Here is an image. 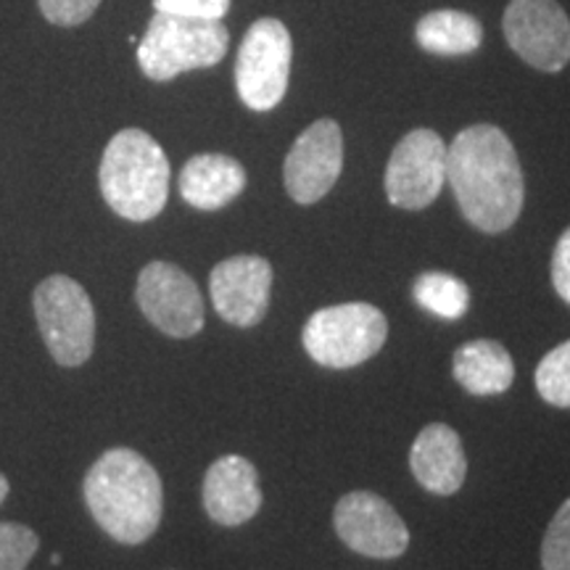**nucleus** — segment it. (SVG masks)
<instances>
[{
  "label": "nucleus",
  "mask_w": 570,
  "mask_h": 570,
  "mask_svg": "<svg viewBox=\"0 0 570 570\" xmlns=\"http://www.w3.org/2000/svg\"><path fill=\"white\" fill-rule=\"evenodd\" d=\"M446 180L462 217L481 233L510 230L523 212V169L512 140L494 125L465 127L452 140Z\"/></svg>",
  "instance_id": "f257e3e1"
},
{
  "label": "nucleus",
  "mask_w": 570,
  "mask_h": 570,
  "mask_svg": "<svg viewBox=\"0 0 570 570\" xmlns=\"http://www.w3.org/2000/svg\"><path fill=\"white\" fill-rule=\"evenodd\" d=\"M85 502L96 523L119 544H142L159 529L161 479L132 449H109L85 475Z\"/></svg>",
  "instance_id": "f03ea898"
},
{
  "label": "nucleus",
  "mask_w": 570,
  "mask_h": 570,
  "mask_svg": "<svg viewBox=\"0 0 570 570\" xmlns=\"http://www.w3.org/2000/svg\"><path fill=\"white\" fill-rule=\"evenodd\" d=\"M101 194L119 217L148 223L159 217L169 196V159L151 135L122 130L111 138L101 159Z\"/></svg>",
  "instance_id": "7ed1b4c3"
},
{
  "label": "nucleus",
  "mask_w": 570,
  "mask_h": 570,
  "mask_svg": "<svg viewBox=\"0 0 570 570\" xmlns=\"http://www.w3.org/2000/svg\"><path fill=\"white\" fill-rule=\"evenodd\" d=\"M230 35L223 21L183 19L154 13L151 24L138 42V63L154 82L175 80L183 71L209 69L225 59Z\"/></svg>",
  "instance_id": "20e7f679"
},
{
  "label": "nucleus",
  "mask_w": 570,
  "mask_h": 570,
  "mask_svg": "<svg viewBox=\"0 0 570 570\" xmlns=\"http://www.w3.org/2000/svg\"><path fill=\"white\" fill-rule=\"evenodd\" d=\"M389 338V320L365 302L325 306L304 325V348L317 365L348 370L381 352Z\"/></svg>",
  "instance_id": "39448f33"
},
{
  "label": "nucleus",
  "mask_w": 570,
  "mask_h": 570,
  "mask_svg": "<svg viewBox=\"0 0 570 570\" xmlns=\"http://www.w3.org/2000/svg\"><path fill=\"white\" fill-rule=\"evenodd\" d=\"M35 317L48 352L63 367H80L96 344V312L88 291L67 275L46 277L35 288Z\"/></svg>",
  "instance_id": "423d86ee"
},
{
  "label": "nucleus",
  "mask_w": 570,
  "mask_h": 570,
  "mask_svg": "<svg viewBox=\"0 0 570 570\" xmlns=\"http://www.w3.org/2000/svg\"><path fill=\"white\" fill-rule=\"evenodd\" d=\"M294 42L281 19H259L248 27L235 59V88L252 111H269L285 98Z\"/></svg>",
  "instance_id": "0eeeda50"
},
{
  "label": "nucleus",
  "mask_w": 570,
  "mask_h": 570,
  "mask_svg": "<svg viewBox=\"0 0 570 570\" xmlns=\"http://www.w3.org/2000/svg\"><path fill=\"white\" fill-rule=\"evenodd\" d=\"M446 183V142L439 132L417 127L396 142L386 167V196L399 209H425Z\"/></svg>",
  "instance_id": "6e6552de"
},
{
  "label": "nucleus",
  "mask_w": 570,
  "mask_h": 570,
  "mask_svg": "<svg viewBox=\"0 0 570 570\" xmlns=\"http://www.w3.org/2000/svg\"><path fill=\"white\" fill-rule=\"evenodd\" d=\"M502 30L529 67L562 71L570 61V19L558 0H510Z\"/></svg>",
  "instance_id": "1a4fd4ad"
},
{
  "label": "nucleus",
  "mask_w": 570,
  "mask_h": 570,
  "mask_svg": "<svg viewBox=\"0 0 570 570\" xmlns=\"http://www.w3.org/2000/svg\"><path fill=\"white\" fill-rule=\"evenodd\" d=\"M135 298L148 323L173 338H190L204 327V302L185 269L169 262H151L140 269Z\"/></svg>",
  "instance_id": "9d476101"
},
{
  "label": "nucleus",
  "mask_w": 570,
  "mask_h": 570,
  "mask_svg": "<svg viewBox=\"0 0 570 570\" xmlns=\"http://www.w3.org/2000/svg\"><path fill=\"white\" fill-rule=\"evenodd\" d=\"M338 539L373 560H396L407 552L410 531L399 512L373 491H352L333 512Z\"/></svg>",
  "instance_id": "9b49d317"
},
{
  "label": "nucleus",
  "mask_w": 570,
  "mask_h": 570,
  "mask_svg": "<svg viewBox=\"0 0 570 570\" xmlns=\"http://www.w3.org/2000/svg\"><path fill=\"white\" fill-rule=\"evenodd\" d=\"M344 169V135L333 119H317L298 135L285 156V190L296 204H317L331 194Z\"/></svg>",
  "instance_id": "f8f14e48"
},
{
  "label": "nucleus",
  "mask_w": 570,
  "mask_h": 570,
  "mask_svg": "<svg viewBox=\"0 0 570 570\" xmlns=\"http://www.w3.org/2000/svg\"><path fill=\"white\" fill-rule=\"evenodd\" d=\"M212 304L225 323L252 327L267 315L273 265L265 256H230L212 269Z\"/></svg>",
  "instance_id": "ddd939ff"
},
{
  "label": "nucleus",
  "mask_w": 570,
  "mask_h": 570,
  "mask_svg": "<svg viewBox=\"0 0 570 570\" xmlns=\"http://www.w3.org/2000/svg\"><path fill=\"white\" fill-rule=\"evenodd\" d=\"M204 508L214 523L244 525L262 508L256 468L238 454H225L206 470Z\"/></svg>",
  "instance_id": "4468645a"
},
{
  "label": "nucleus",
  "mask_w": 570,
  "mask_h": 570,
  "mask_svg": "<svg viewBox=\"0 0 570 570\" xmlns=\"http://www.w3.org/2000/svg\"><path fill=\"white\" fill-rule=\"evenodd\" d=\"M410 468L431 494H458L468 475V458L458 431L444 423L425 425L410 449Z\"/></svg>",
  "instance_id": "2eb2a0df"
},
{
  "label": "nucleus",
  "mask_w": 570,
  "mask_h": 570,
  "mask_svg": "<svg viewBox=\"0 0 570 570\" xmlns=\"http://www.w3.org/2000/svg\"><path fill=\"white\" fill-rule=\"evenodd\" d=\"M246 188L244 164L225 154H198L183 167L180 194L194 209L217 212Z\"/></svg>",
  "instance_id": "dca6fc26"
},
{
  "label": "nucleus",
  "mask_w": 570,
  "mask_h": 570,
  "mask_svg": "<svg viewBox=\"0 0 570 570\" xmlns=\"http://www.w3.org/2000/svg\"><path fill=\"white\" fill-rule=\"evenodd\" d=\"M454 381L473 396L504 394L515 381L512 356L499 341H470L454 352Z\"/></svg>",
  "instance_id": "f3484780"
},
{
  "label": "nucleus",
  "mask_w": 570,
  "mask_h": 570,
  "mask_svg": "<svg viewBox=\"0 0 570 570\" xmlns=\"http://www.w3.org/2000/svg\"><path fill=\"white\" fill-rule=\"evenodd\" d=\"M417 46L436 56H465L479 51L483 42V27L465 11L441 9L425 13L415 27Z\"/></svg>",
  "instance_id": "a211bd4d"
},
{
  "label": "nucleus",
  "mask_w": 570,
  "mask_h": 570,
  "mask_svg": "<svg viewBox=\"0 0 570 570\" xmlns=\"http://www.w3.org/2000/svg\"><path fill=\"white\" fill-rule=\"evenodd\" d=\"M415 302L425 312L441 320H460L465 317L470 306V288L460 277L449 273H425L415 281Z\"/></svg>",
  "instance_id": "6ab92c4d"
},
{
  "label": "nucleus",
  "mask_w": 570,
  "mask_h": 570,
  "mask_svg": "<svg viewBox=\"0 0 570 570\" xmlns=\"http://www.w3.org/2000/svg\"><path fill=\"white\" fill-rule=\"evenodd\" d=\"M537 391L547 404L560 410H570V341L554 346L544 360L539 362Z\"/></svg>",
  "instance_id": "aec40b11"
},
{
  "label": "nucleus",
  "mask_w": 570,
  "mask_h": 570,
  "mask_svg": "<svg viewBox=\"0 0 570 570\" xmlns=\"http://www.w3.org/2000/svg\"><path fill=\"white\" fill-rule=\"evenodd\" d=\"M541 568L570 570V499L560 504L541 541Z\"/></svg>",
  "instance_id": "412c9836"
},
{
  "label": "nucleus",
  "mask_w": 570,
  "mask_h": 570,
  "mask_svg": "<svg viewBox=\"0 0 570 570\" xmlns=\"http://www.w3.org/2000/svg\"><path fill=\"white\" fill-rule=\"evenodd\" d=\"M38 533L19 523H0V570H24L38 552Z\"/></svg>",
  "instance_id": "4be33fe9"
},
{
  "label": "nucleus",
  "mask_w": 570,
  "mask_h": 570,
  "mask_svg": "<svg viewBox=\"0 0 570 570\" xmlns=\"http://www.w3.org/2000/svg\"><path fill=\"white\" fill-rule=\"evenodd\" d=\"M156 13H169V17L183 19H204L223 21L230 11V0H154Z\"/></svg>",
  "instance_id": "5701e85b"
},
{
  "label": "nucleus",
  "mask_w": 570,
  "mask_h": 570,
  "mask_svg": "<svg viewBox=\"0 0 570 570\" xmlns=\"http://www.w3.org/2000/svg\"><path fill=\"white\" fill-rule=\"evenodd\" d=\"M42 17L59 27H77L96 13L101 0H38Z\"/></svg>",
  "instance_id": "b1692460"
},
{
  "label": "nucleus",
  "mask_w": 570,
  "mask_h": 570,
  "mask_svg": "<svg viewBox=\"0 0 570 570\" xmlns=\"http://www.w3.org/2000/svg\"><path fill=\"white\" fill-rule=\"evenodd\" d=\"M552 285L562 302L570 304V227L560 235L552 252Z\"/></svg>",
  "instance_id": "393cba45"
},
{
  "label": "nucleus",
  "mask_w": 570,
  "mask_h": 570,
  "mask_svg": "<svg viewBox=\"0 0 570 570\" xmlns=\"http://www.w3.org/2000/svg\"><path fill=\"white\" fill-rule=\"evenodd\" d=\"M6 497H9V481H6L3 475H0V504H3Z\"/></svg>",
  "instance_id": "a878e982"
}]
</instances>
